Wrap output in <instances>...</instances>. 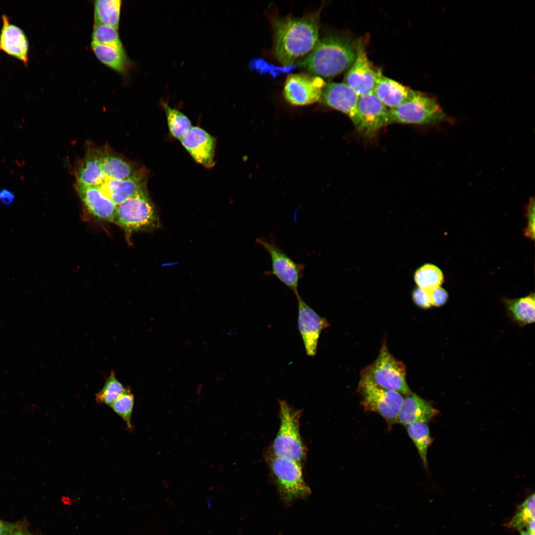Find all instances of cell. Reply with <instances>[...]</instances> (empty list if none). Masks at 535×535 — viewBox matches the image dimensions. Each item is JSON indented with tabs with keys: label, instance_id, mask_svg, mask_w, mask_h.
<instances>
[{
	"label": "cell",
	"instance_id": "cell-1",
	"mask_svg": "<svg viewBox=\"0 0 535 535\" xmlns=\"http://www.w3.org/2000/svg\"><path fill=\"white\" fill-rule=\"evenodd\" d=\"M320 11L302 17H286L273 23V54L283 66H288L308 54L319 41Z\"/></svg>",
	"mask_w": 535,
	"mask_h": 535
},
{
	"label": "cell",
	"instance_id": "cell-2",
	"mask_svg": "<svg viewBox=\"0 0 535 535\" xmlns=\"http://www.w3.org/2000/svg\"><path fill=\"white\" fill-rule=\"evenodd\" d=\"M360 45L348 36L329 35L319 40L314 49L296 63L312 75L333 77L352 66Z\"/></svg>",
	"mask_w": 535,
	"mask_h": 535
},
{
	"label": "cell",
	"instance_id": "cell-3",
	"mask_svg": "<svg viewBox=\"0 0 535 535\" xmlns=\"http://www.w3.org/2000/svg\"><path fill=\"white\" fill-rule=\"evenodd\" d=\"M280 425L271 445L270 453L276 456L302 464L307 449L300 432L302 410L279 400Z\"/></svg>",
	"mask_w": 535,
	"mask_h": 535
},
{
	"label": "cell",
	"instance_id": "cell-4",
	"mask_svg": "<svg viewBox=\"0 0 535 535\" xmlns=\"http://www.w3.org/2000/svg\"><path fill=\"white\" fill-rule=\"evenodd\" d=\"M113 223L123 230L127 239L135 232L153 230L160 226L158 215L146 190L117 205Z\"/></svg>",
	"mask_w": 535,
	"mask_h": 535
},
{
	"label": "cell",
	"instance_id": "cell-5",
	"mask_svg": "<svg viewBox=\"0 0 535 535\" xmlns=\"http://www.w3.org/2000/svg\"><path fill=\"white\" fill-rule=\"evenodd\" d=\"M389 111L390 123L429 125L451 122L435 98L417 91L413 90L406 101Z\"/></svg>",
	"mask_w": 535,
	"mask_h": 535
},
{
	"label": "cell",
	"instance_id": "cell-6",
	"mask_svg": "<svg viewBox=\"0 0 535 535\" xmlns=\"http://www.w3.org/2000/svg\"><path fill=\"white\" fill-rule=\"evenodd\" d=\"M406 374L404 364L390 354L384 342L377 358L362 371L361 376L382 388L404 395L410 391L406 382Z\"/></svg>",
	"mask_w": 535,
	"mask_h": 535
},
{
	"label": "cell",
	"instance_id": "cell-7",
	"mask_svg": "<svg viewBox=\"0 0 535 535\" xmlns=\"http://www.w3.org/2000/svg\"><path fill=\"white\" fill-rule=\"evenodd\" d=\"M279 492L285 502L307 497L311 493L304 481L302 464L276 456L270 452L267 458Z\"/></svg>",
	"mask_w": 535,
	"mask_h": 535
},
{
	"label": "cell",
	"instance_id": "cell-8",
	"mask_svg": "<svg viewBox=\"0 0 535 535\" xmlns=\"http://www.w3.org/2000/svg\"><path fill=\"white\" fill-rule=\"evenodd\" d=\"M357 391L365 411L378 414L389 425L396 424L404 399L403 394L382 388L362 376Z\"/></svg>",
	"mask_w": 535,
	"mask_h": 535
},
{
	"label": "cell",
	"instance_id": "cell-9",
	"mask_svg": "<svg viewBox=\"0 0 535 535\" xmlns=\"http://www.w3.org/2000/svg\"><path fill=\"white\" fill-rule=\"evenodd\" d=\"M256 242L263 247L270 257L271 268L266 274L273 275L290 288L296 297L299 296L298 284L303 276L304 265L295 262L272 241L259 237Z\"/></svg>",
	"mask_w": 535,
	"mask_h": 535
},
{
	"label": "cell",
	"instance_id": "cell-10",
	"mask_svg": "<svg viewBox=\"0 0 535 535\" xmlns=\"http://www.w3.org/2000/svg\"><path fill=\"white\" fill-rule=\"evenodd\" d=\"M324 81L318 76L296 73L287 76L283 94L286 101L294 106L312 105L321 99Z\"/></svg>",
	"mask_w": 535,
	"mask_h": 535
},
{
	"label": "cell",
	"instance_id": "cell-11",
	"mask_svg": "<svg viewBox=\"0 0 535 535\" xmlns=\"http://www.w3.org/2000/svg\"><path fill=\"white\" fill-rule=\"evenodd\" d=\"M357 109L360 123L357 130L365 137H373L390 123L389 109L373 91L358 97Z\"/></svg>",
	"mask_w": 535,
	"mask_h": 535
},
{
	"label": "cell",
	"instance_id": "cell-12",
	"mask_svg": "<svg viewBox=\"0 0 535 535\" xmlns=\"http://www.w3.org/2000/svg\"><path fill=\"white\" fill-rule=\"evenodd\" d=\"M298 305V326L304 344L306 353L309 356L316 355L319 337L322 330L329 324L324 318L320 316L310 307L299 295L296 297Z\"/></svg>",
	"mask_w": 535,
	"mask_h": 535
},
{
	"label": "cell",
	"instance_id": "cell-13",
	"mask_svg": "<svg viewBox=\"0 0 535 535\" xmlns=\"http://www.w3.org/2000/svg\"><path fill=\"white\" fill-rule=\"evenodd\" d=\"M358 97L344 82H331L325 84L321 99L326 106L347 115L357 129L360 123L357 109Z\"/></svg>",
	"mask_w": 535,
	"mask_h": 535
},
{
	"label": "cell",
	"instance_id": "cell-14",
	"mask_svg": "<svg viewBox=\"0 0 535 535\" xmlns=\"http://www.w3.org/2000/svg\"><path fill=\"white\" fill-rule=\"evenodd\" d=\"M378 69L374 68L360 45L357 57L344 78V83L358 96L373 91Z\"/></svg>",
	"mask_w": 535,
	"mask_h": 535
},
{
	"label": "cell",
	"instance_id": "cell-15",
	"mask_svg": "<svg viewBox=\"0 0 535 535\" xmlns=\"http://www.w3.org/2000/svg\"><path fill=\"white\" fill-rule=\"evenodd\" d=\"M180 141L197 162L208 168L214 165L215 140L205 130L192 127Z\"/></svg>",
	"mask_w": 535,
	"mask_h": 535
},
{
	"label": "cell",
	"instance_id": "cell-16",
	"mask_svg": "<svg viewBox=\"0 0 535 535\" xmlns=\"http://www.w3.org/2000/svg\"><path fill=\"white\" fill-rule=\"evenodd\" d=\"M1 18L0 50L28 65L29 45L26 35L20 27L11 23L6 14L1 15Z\"/></svg>",
	"mask_w": 535,
	"mask_h": 535
},
{
	"label": "cell",
	"instance_id": "cell-17",
	"mask_svg": "<svg viewBox=\"0 0 535 535\" xmlns=\"http://www.w3.org/2000/svg\"><path fill=\"white\" fill-rule=\"evenodd\" d=\"M78 194L88 212L96 219L113 222L116 205L98 186L77 184Z\"/></svg>",
	"mask_w": 535,
	"mask_h": 535
},
{
	"label": "cell",
	"instance_id": "cell-18",
	"mask_svg": "<svg viewBox=\"0 0 535 535\" xmlns=\"http://www.w3.org/2000/svg\"><path fill=\"white\" fill-rule=\"evenodd\" d=\"M404 395L396 424L407 426L417 422L427 423L438 414L430 403L411 390Z\"/></svg>",
	"mask_w": 535,
	"mask_h": 535
},
{
	"label": "cell",
	"instance_id": "cell-19",
	"mask_svg": "<svg viewBox=\"0 0 535 535\" xmlns=\"http://www.w3.org/2000/svg\"><path fill=\"white\" fill-rule=\"evenodd\" d=\"M98 186L116 206L137 193L146 190L142 174L137 173L123 180L105 179Z\"/></svg>",
	"mask_w": 535,
	"mask_h": 535
},
{
	"label": "cell",
	"instance_id": "cell-20",
	"mask_svg": "<svg viewBox=\"0 0 535 535\" xmlns=\"http://www.w3.org/2000/svg\"><path fill=\"white\" fill-rule=\"evenodd\" d=\"M413 90L384 76L378 69L373 92L389 109L395 108L406 101Z\"/></svg>",
	"mask_w": 535,
	"mask_h": 535
},
{
	"label": "cell",
	"instance_id": "cell-21",
	"mask_svg": "<svg viewBox=\"0 0 535 535\" xmlns=\"http://www.w3.org/2000/svg\"><path fill=\"white\" fill-rule=\"evenodd\" d=\"M91 49L98 59L103 64L121 73L127 71L130 62L123 48H116L91 43Z\"/></svg>",
	"mask_w": 535,
	"mask_h": 535
},
{
	"label": "cell",
	"instance_id": "cell-22",
	"mask_svg": "<svg viewBox=\"0 0 535 535\" xmlns=\"http://www.w3.org/2000/svg\"><path fill=\"white\" fill-rule=\"evenodd\" d=\"M103 154L97 153L88 155L80 164L77 175V184L98 186L106 179L102 168Z\"/></svg>",
	"mask_w": 535,
	"mask_h": 535
},
{
	"label": "cell",
	"instance_id": "cell-23",
	"mask_svg": "<svg viewBox=\"0 0 535 535\" xmlns=\"http://www.w3.org/2000/svg\"><path fill=\"white\" fill-rule=\"evenodd\" d=\"M507 312L512 321L519 325L535 322V300L534 293L520 298L505 301Z\"/></svg>",
	"mask_w": 535,
	"mask_h": 535
},
{
	"label": "cell",
	"instance_id": "cell-24",
	"mask_svg": "<svg viewBox=\"0 0 535 535\" xmlns=\"http://www.w3.org/2000/svg\"><path fill=\"white\" fill-rule=\"evenodd\" d=\"M121 2L120 0L95 1V24L105 25L118 29Z\"/></svg>",
	"mask_w": 535,
	"mask_h": 535
},
{
	"label": "cell",
	"instance_id": "cell-25",
	"mask_svg": "<svg viewBox=\"0 0 535 535\" xmlns=\"http://www.w3.org/2000/svg\"><path fill=\"white\" fill-rule=\"evenodd\" d=\"M102 168L106 179L123 180L137 174L130 163L113 155H103Z\"/></svg>",
	"mask_w": 535,
	"mask_h": 535
},
{
	"label": "cell",
	"instance_id": "cell-26",
	"mask_svg": "<svg viewBox=\"0 0 535 535\" xmlns=\"http://www.w3.org/2000/svg\"><path fill=\"white\" fill-rule=\"evenodd\" d=\"M406 427L407 432L415 445L423 464L428 468L427 454L432 439L427 423L417 422Z\"/></svg>",
	"mask_w": 535,
	"mask_h": 535
},
{
	"label": "cell",
	"instance_id": "cell-27",
	"mask_svg": "<svg viewBox=\"0 0 535 535\" xmlns=\"http://www.w3.org/2000/svg\"><path fill=\"white\" fill-rule=\"evenodd\" d=\"M168 128L171 134L175 138L181 139L192 127L189 119L179 110L163 103Z\"/></svg>",
	"mask_w": 535,
	"mask_h": 535
},
{
	"label": "cell",
	"instance_id": "cell-28",
	"mask_svg": "<svg viewBox=\"0 0 535 535\" xmlns=\"http://www.w3.org/2000/svg\"><path fill=\"white\" fill-rule=\"evenodd\" d=\"M443 279L442 271L437 267L429 264L420 267L414 275V279L418 287L427 291L440 286Z\"/></svg>",
	"mask_w": 535,
	"mask_h": 535
},
{
	"label": "cell",
	"instance_id": "cell-29",
	"mask_svg": "<svg viewBox=\"0 0 535 535\" xmlns=\"http://www.w3.org/2000/svg\"><path fill=\"white\" fill-rule=\"evenodd\" d=\"M125 389L116 378L115 373L112 371L103 387L96 394V400L99 404L111 406Z\"/></svg>",
	"mask_w": 535,
	"mask_h": 535
},
{
	"label": "cell",
	"instance_id": "cell-30",
	"mask_svg": "<svg viewBox=\"0 0 535 535\" xmlns=\"http://www.w3.org/2000/svg\"><path fill=\"white\" fill-rule=\"evenodd\" d=\"M535 494L529 496L519 507L515 515L507 524V527L519 531L535 520Z\"/></svg>",
	"mask_w": 535,
	"mask_h": 535
},
{
	"label": "cell",
	"instance_id": "cell-31",
	"mask_svg": "<svg viewBox=\"0 0 535 535\" xmlns=\"http://www.w3.org/2000/svg\"><path fill=\"white\" fill-rule=\"evenodd\" d=\"M134 403V397L130 388L125 389L110 406L112 410L125 421L129 429L133 428L131 416Z\"/></svg>",
	"mask_w": 535,
	"mask_h": 535
},
{
	"label": "cell",
	"instance_id": "cell-32",
	"mask_svg": "<svg viewBox=\"0 0 535 535\" xmlns=\"http://www.w3.org/2000/svg\"><path fill=\"white\" fill-rule=\"evenodd\" d=\"M93 42L116 48H123L118 29L109 26L94 24Z\"/></svg>",
	"mask_w": 535,
	"mask_h": 535
},
{
	"label": "cell",
	"instance_id": "cell-33",
	"mask_svg": "<svg viewBox=\"0 0 535 535\" xmlns=\"http://www.w3.org/2000/svg\"><path fill=\"white\" fill-rule=\"evenodd\" d=\"M526 217L527 225L525 229V236L531 240L535 237V200L534 198H531L526 206Z\"/></svg>",
	"mask_w": 535,
	"mask_h": 535
},
{
	"label": "cell",
	"instance_id": "cell-34",
	"mask_svg": "<svg viewBox=\"0 0 535 535\" xmlns=\"http://www.w3.org/2000/svg\"><path fill=\"white\" fill-rule=\"evenodd\" d=\"M412 297L416 305L421 308L428 309L432 306L428 291L418 287L414 290Z\"/></svg>",
	"mask_w": 535,
	"mask_h": 535
},
{
	"label": "cell",
	"instance_id": "cell-35",
	"mask_svg": "<svg viewBox=\"0 0 535 535\" xmlns=\"http://www.w3.org/2000/svg\"><path fill=\"white\" fill-rule=\"evenodd\" d=\"M431 304L435 307H441L444 305L448 298L447 291L439 286L428 291Z\"/></svg>",
	"mask_w": 535,
	"mask_h": 535
},
{
	"label": "cell",
	"instance_id": "cell-36",
	"mask_svg": "<svg viewBox=\"0 0 535 535\" xmlns=\"http://www.w3.org/2000/svg\"><path fill=\"white\" fill-rule=\"evenodd\" d=\"M18 527L16 524L0 520V535H12Z\"/></svg>",
	"mask_w": 535,
	"mask_h": 535
},
{
	"label": "cell",
	"instance_id": "cell-37",
	"mask_svg": "<svg viewBox=\"0 0 535 535\" xmlns=\"http://www.w3.org/2000/svg\"><path fill=\"white\" fill-rule=\"evenodd\" d=\"M14 200L13 194L7 189H3L0 191V201L5 205L11 204Z\"/></svg>",
	"mask_w": 535,
	"mask_h": 535
},
{
	"label": "cell",
	"instance_id": "cell-38",
	"mask_svg": "<svg viewBox=\"0 0 535 535\" xmlns=\"http://www.w3.org/2000/svg\"><path fill=\"white\" fill-rule=\"evenodd\" d=\"M12 535H32L28 531L18 527L13 533Z\"/></svg>",
	"mask_w": 535,
	"mask_h": 535
},
{
	"label": "cell",
	"instance_id": "cell-39",
	"mask_svg": "<svg viewBox=\"0 0 535 535\" xmlns=\"http://www.w3.org/2000/svg\"><path fill=\"white\" fill-rule=\"evenodd\" d=\"M520 535H535V533H531L528 531L524 530H521L519 531Z\"/></svg>",
	"mask_w": 535,
	"mask_h": 535
}]
</instances>
